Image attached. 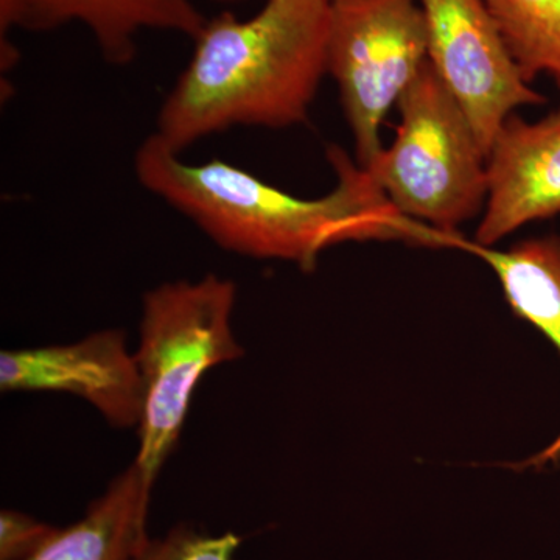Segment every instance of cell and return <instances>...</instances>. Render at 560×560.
Instances as JSON below:
<instances>
[{
  "label": "cell",
  "mask_w": 560,
  "mask_h": 560,
  "mask_svg": "<svg viewBox=\"0 0 560 560\" xmlns=\"http://www.w3.org/2000/svg\"><path fill=\"white\" fill-rule=\"evenodd\" d=\"M242 537L235 533H205L180 523L165 536L149 537L136 560H237Z\"/></svg>",
  "instance_id": "13"
},
{
  "label": "cell",
  "mask_w": 560,
  "mask_h": 560,
  "mask_svg": "<svg viewBox=\"0 0 560 560\" xmlns=\"http://www.w3.org/2000/svg\"><path fill=\"white\" fill-rule=\"evenodd\" d=\"M429 61V28L419 0H334L327 73L337 81L357 164L382 153L381 130Z\"/></svg>",
  "instance_id": "5"
},
{
  "label": "cell",
  "mask_w": 560,
  "mask_h": 560,
  "mask_svg": "<svg viewBox=\"0 0 560 560\" xmlns=\"http://www.w3.org/2000/svg\"><path fill=\"white\" fill-rule=\"evenodd\" d=\"M191 0H0L2 32H49L79 22L94 36L103 60H135L143 31L180 33L195 39L206 24Z\"/></svg>",
  "instance_id": "9"
},
{
  "label": "cell",
  "mask_w": 560,
  "mask_h": 560,
  "mask_svg": "<svg viewBox=\"0 0 560 560\" xmlns=\"http://www.w3.org/2000/svg\"><path fill=\"white\" fill-rule=\"evenodd\" d=\"M429 61L469 119L486 158L497 132L522 106L544 105L508 49L485 0H419Z\"/></svg>",
  "instance_id": "6"
},
{
  "label": "cell",
  "mask_w": 560,
  "mask_h": 560,
  "mask_svg": "<svg viewBox=\"0 0 560 560\" xmlns=\"http://www.w3.org/2000/svg\"><path fill=\"white\" fill-rule=\"evenodd\" d=\"M488 200L475 243L493 246L560 213V109L537 121L512 116L488 153Z\"/></svg>",
  "instance_id": "8"
},
{
  "label": "cell",
  "mask_w": 560,
  "mask_h": 560,
  "mask_svg": "<svg viewBox=\"0 0 560 560\" xmlns=\"http://www.w3.org/2000/svg\"><path fill=\"white\" fill-rule=\"evenodd\" d=\"M456 248L481 257L499 278L508 304L515 315L528 320L560 352V235L523 241L506 250L459 238ZM526 467H560V433L544 451L526 460Z\"/></svg>",
  "instance_id": "11"
},
{
  "label": "cell",
  "mask_w": 560,
  "mask_h": 560,
  "mask_svg": "<svg viewBox=\"0 0 560 560\" xmlns=\"http://www.w3.org/2000/svg\"><path fill=\"white\" fill-rule=\"evenodd\" d=\"M235 298L234 282L215 275L162 283L143 296L135 353L143 412L135 463L153 482L179 440L202 375L245 353L232 330Z\"/></svg>",
  "instance_id": "3"
},
{
  "label": "cell",
  "mask_w": 560,
  "mask_h": 560,
  "mask_svg": "<svg viewBox=\"0 0 560 560\" xmlns=\"http://www.w3.org/2000/svg\"><path fill=\"white\" fill-rule=\"evenodd\" d=\"M215 2H241V0H215Z\"/></svg>",
  "instance_id": "15"
},
{
  "label": "cell",
  "mask_w": 560,
  "mask_h": 560,
  "mask_svg": "<svg viewBox=\"0 0 560 560\" xmlns=\"http://www.w3.org/2000/svg\"><path fill=\"white\" fill-rule=\"evenodd\" d=\"M338 183L319 198L294 197L253 173L212 160L189 164L156 135L135 158L139 183L232 253L316 267L320 253L346 242L407 241L444 246L445 232L407 219L366 168L330 147Z\"/></svg>",
  "instance_id": "1"
},
{
  "label": "cell",
  "mask_w": 560,
  "mask_h": 560,
  "mask_svg": "<svg viewBox=\"0 0 560 560\" xmlns=\"http://www.w3.org/2000/svg\"><path fill=\"white\" fill-rule=\"evenodd\" d=\"M57 526L47 525L24 514L0 512V560H28L50 539Z\"/></svg>",
  "instance_id": "14"
},
{
  "label": "cell",
  "mask_w": 560,
  "mask_h": 560,
  "mask_svg": "<svg viewBox=\"0 0 560 560\" xmlns=\"http://www.w3.org/2000/svg\"><path fill=\"white\" fill-rule=\"evenodd\" d=\"M331 0H265L256 16L206 21L158 114L175 153L234 127L305 124L327 73Z\"/></svg>",
  "instance_id": "2"
},
{
  "label": "cell",
  "mask_w": 560,
  "mask_h": 560,
  "mask_svg": "<svg viewBox=\"0 0 560 560\" xmlns=\"http://www.w3.org/2000/svg\"><path fill=\"white\" fill-rule=\"evenodd\" d=\"M526 80L548 75L560 90V0H485Z\"/></svg>",
  "instance_id": "12"
},
{
  "label": "cell",
  "mask_w": 560,
  "mask_h": 560,
  "mask_svg": "<svg viewBox=\"0 0 560 560\" xmlns=\"http://www.w3.org/2000/svg\"><path fill=\"white\" fill-rule=\"evenodd\" d=\"M331 2H334V0H331Z\"/></svg>",
  "instance_id": "16"
},
{
  "label": "cell",
  "mask_w": 560,
  "mask_h": 560,
  "mask_svg": "<svg viewBox=\"0 0 560 560\" xmlns=\"http://www.w3.org/2000/svg\"><path fill=\"white\" fill-rule=\"evenodd\" d=\"M0 389L70 394L117 429L139 427L142 420V378L121 330L97 331L72 345L3 350Z\"/></svg>",
  "instance_id": "7"
},
{
  "label": "cell",
  "mask_w": 560,
  "mask_h": 560,
  "mask_svg": "<svg viewBox=\"0 0 560 560\" xmlns=\"http://www.w3.org/2000/svg\"><path fill=\"white\" fill-rule=\"evenodd\" d=\"M154 482L132 463L66 528H57L28 560H136L145 541Z\"/></svg>",
  "instance_id": "10"
},
{
  "label": "cell",
  "mask_w": 560,
  "mask_h": 560,
  "mask_svg": "<svg viewBox=\"0 0 560 560\" xmlns=\"http://www.w3.org/2000/svg\"><path fill=\"white\" fill-rule=\"evenodd\" d=\"M397 105L396 139L366 171L401 215L456 234L488 200L485 151L430 61Z\"/></svg>",
  "instance_id": "4"
}]
</instances>
